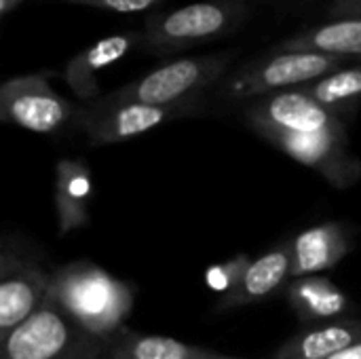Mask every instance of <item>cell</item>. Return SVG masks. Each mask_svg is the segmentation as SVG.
Wrapping results in <instances>:
<instances>
[{"label":"cell","instance_id":"obj_1","mask_svg":"<svg viewBox=\"0 0 361 359\" xmlns=\"http://www.w3.org/2000/svg\"><path fill=\"white\" fill-rule=\"evenodd\" d=\"M51 294L91 334L112 339L133 311V286L114 279L89 260L63 264L51 273Z\"/></svg>","mask_w":361,"mask_h":359},{"label":"cell","instance_id":"obj_2","mask_svg":"<svg viewBox=\"0 0 361 359\" xmlns=\"http://www.w3.org/2000/svg\"><path fill=\"white\" fill-rule=\"evenodd\" d=\"M252 15V0H201L171 11L148 13L140 49L167 57L237 34Z\"/></svg>","mask_w":361,"mask_h":359},{"label":"cell","instance_id":"obj_3","mask_svg":"<svg viewBox=\"0 0 361 359\" xmlns=\"http://www.w3.org/2000/svg\"><path fill=\"white\" fill-rule=\"evenodd\" d=\"M0 359H110L112 347V339L85 330L51 290L40 309L11 332L0 334Z\"/></svg>","mask_w":361,"mask_h":359},{"label":"cell","instance_id":"obj_4","mask_svg":"<svg viewBox=\"0 0 361 359\" xmlns=\"http://www.w3.org/2000/svg\"><path fill=\"white\" fill-rule=\"evenodd\" d=\"M353 61L322 55V53H300V51H267L239 68L231 70L218 85V95L224 102H254L264 95H273L288 89H300L315 83Z\"/></svg>","mask_w":361,"mask_h":359},{"label":"cell","instance_id":"obj_5","mask_svg":"<svg viewBox=\"0 0 361 359\" xmlns=\"http://www.w3.org/2000/svg\"><path fill=\"white\" fill-rule=\"evenodd\" d=\"M237 51H220L209 55L180 57L167 61L152 72L102 95L114 104H148V106H173L203 97V93L220 85V80L233 70Z\"/></svg>","mask_w":361,"mask_h":359},{"label":"cell","instance_id":"obj_6","mask_svg":"<svg viewBox=\"0 0 361 359\" xmlns=\"http://www.w3.org/2000/svg\"><path fill=\"white\" fill-rule=\"evenodd\" d=\"M203 110V97L173 104V106H148V104H114L97 97L78 106L76 125L85 131L93 146H108L137 138L167 121L199 114Z\"/></svg>","mask_w":361,"mask_h":359},{"label":"cell","instance_id":"obj_7","mask_svg":"<svg viewBox=\"0 0 361 359\" xmlns=\"http://www.w3.org/2000/svg\"><path fill=\"white\" fill-rule=\"evenodd\" d=\"M78 106L61 97L42 74L13 76L0 87V118L34 133H57L76 123Z\"/></svg>","mask_w":361,"mask_h":359},{"label":"cell","instance_id":"obj_8","mask_svg":"<svg viewBox=\"0 0 361 359\" xmlns=\"http://www.w3.org/2000/svg\"><path fill=\"white\" fill-rule=\"evenodd\" d=\"M258 135H262L294 161L322 174L336 188H349L360 180L361 163L357 157L349 152L347 131L290 133L267 129Z\"/></svg>","mask_w":361,"mask_h":359},{"label":"cell","instance_id":"obj_9","mask_svg":"<svg viewBox=\"0 0 361 359\" xmlns=\"http://www.w3.org/2000/svg\"><path fill=\"white\" fill-rule=\"evenodd\" d=\"M245 121L256 133L267 129L290 133L347 131V123L343 118L307 95L302 89H288L250 102L245 106Z\"/></svg>","mask_w":361,"mask_h":359},{"label":"cell","instance_id":"obj_10","mask_svg":"<svg viewBox=\"0 0 361 359\" xmlns=\"http://www.w3.org/2000/svg\"><path fill=\"white\" fill-rule=\"evenodd\" d=\"M51 290V273L40 269L17 245L4 241L0 254V334L11 332L40 309Z\"/></svg>","mask_w":361,"mask_h":359},{"label":"cell","instance_id":"obj_11","mask_svg":"<svg viewBox=\"0 0 361 359\" xmlns=\"http://www.w3.org/2000/svg\"><path fill=\"white\" fill-rule=\"evenodd\" d=\"M140 40H142L140 32H121V34L106 36L93 42L91 47L78 51L74 57H70L66 61L61 78L68 83V87L74 91L78 99H82L85 104L93 102L102 97L97 74L104 68L112 66L114 61L123 59L133 47H140Z\"/></svg>","mask_w":361,"mask_h":359},{"label":"cell","instance_id":"obj_12","mask_svg":"<svg viewBox=\"0 0 361 359\" xmlns=\"http://www.w3.org/2000/svg\"><path fill=\"white\" fill-rule=\"evenodd\" d=\"M271 51L322 53L361 63V17H341L309 25L279 40L275 47H271Z\"/></svg>","mask_w":361,"mask_h":359},{"label":"cell","instance_id":"obj_13","mask_svg":"<svg viewBox=\"0 0 361 359\" xmlns=\"http://www.w3.org/2000/svg\"><path fill=\"white\" fill-rule=\"evenodd\" d=\"M349 237L336 222L311 226L290 241L292 277H313L336 267L349 254Z\"/></svg>","mask_w":361,"mask_h":359},{"label":"cell","instance_id":"obj_14","mask_svg":"<svg viewBox=\"0 0 361 359\" xmlns=\"http://www.w3.org/2000/svg\"><path fill=\"white\" fill-rule=\"evenodd\" d=\"M292 275V252L290 243H281L271 252L262 254L258 260H252L243 279L235 286L233 292L218 300V309H237L252 303H258L271 296L288 277Z\"/></svg>","mask_w":361,"mask_h":359},{"label":"cell","instance_id":"obj_15","mask_svg":"<svg viewBox=\"0 0 361 359\" xmlns=\"http://www.w3.org/2000/svg\"><path fill=\"white\" fill-rule=\"evenodd\" d=\"M55 203H57L59 235H68L89 224L91 174L82 161L61 159L57 163Z\"/></svg>","mask_w":361,"mask_h":359},{"label":"cell","instance_id":"obj_16","mask_svg":"<svg viewBox=\"0 0 361 359\" xmlns=\"http://www.w3.org/2000/svg\"><path fill=\"white\" fill-rule=\"evenodd\" d=\"M360 341L361 322H332L298 332L275 351L273 359H330Z\"/></svg>","mask_w":361,"mask_h":359},{"label":"cell","instance_id":"obj_17","mask_svg":"<svg viewBox=\"0 0 361 359\" xmlns=\"http://www.w3.org/2000/svg\"><path fill=\"white\" fill-rule=\"evenodd\" d=\"M288 303L302 324L332 320L349 311L345 292L326 277H300L288 288Z\"/></svg>","mask_w":361,"mask_h":359},{"label":"cell","instance_id":"obj_18","mask_svg":"<svg viewBox=\"0 0 361 359\" xmlns=\"http://www.w3.org/2000/svg\"><path fill=\"white\" fill-rule=\"evenodd\" d=\"M218 353L167 336L131 332L127 326L112 336L110 359H216Z\"/></svg>","mask_w":361,"mask_h":359},{"label":"cell","instance_id":"obj_19","mask_svg":"<svg viewBox=\"0 0 361 359\" xmlns=\"http://www.w3.org/2000/svg\"><path fill=\"white\" fill-rule=\"evenodd\" d=\"M300 89L347 123L361 104V63L341 68Z\"/></svg>","mask_w":361,"mask_h":359},{"label":"cell","instance_id":"obj_20","mask_svg":"<svg viewBox=\"0 0 361 359\" xmlns=\"http://www.w3.org/2000/svg\"><path fill=\"white\" fill-rule=\"evenodd\" d=\"M252 260L245 256V254H237L233 256L228 262L224 264H216L207 271L205 279H207V286L214 290V292H220L222 296H226L228 292L235 290V286L243 279L245 271L250 269Z\"/></svg>","mask_w":361,"mask_h":359},{"label":"cell","instance_id":"obj_21","mask_svg":"<svg viewBox=\"0 0 361 359\" xmlns=\"http://www.w3.org/2000/svg\"><path fill=\"white\" fill-rule=\"evenodd\" d=\"M61 2L110 11V13H146V11L154 13V8H159L165 0H61Z\"/></svg>","mask_w":361,"mask_h":359},{"label":"cell","instance_id":"obj_22","mask_svg":"<svg viewBox=\"0 0 361 359\" xmlns=\"http://www.w3.org/2000/svg\"><path fill=\"white\" fill-rule=\"evenodd\" d=\"M328 19H341V17H361V0H332L326 6Z\"/></svg>","mask_w":361,"mask_h":359},{"label":"cell","instance_id":"obj_23","mask_svg":"<svg viewBox=\"0 0 361 359\" xmlns=\"http://www.w3.org/2000/svg\"><path fill=\"white\" fill-rule=\"evenodd\" d=\"M330 359H361V341L351 345V347H347V349H343L341 353L332 355Z\"/></svg>","mask_w":361,"mask_h":359},{"label":"cell","instance_id":"obj_24","mask_svg":"<svg viewBox=\"0 0 361 359\" xmlns=\"http://www.w3.org/2000/svg\"><path fill=\"white\" fill-rule=\"evenodd\" d=\"M25 0H0V17L6 19L13 11H17Z\"/></svg>","mask_w":361,"mask_h":359},{"label":"cell","instance_id":"obj_25","mask_svg":"<svg viewBox=\"0 0 361 359\" xmlns=\"http://www.w3.org/2000/svg\"><path fill=\"white\" fill-rule=\"evenodd\" d=\"M262 2H273V4L288 6V4H305V2H309V0H262Z\"/></svg>","mask_w":361,"mask_h":359},{"label":"cell","instance_id":"obj_26","mask_svg":"<svg viewBox=\"0 0 361 359\" xmlns=\"http://www.w3.org/2000/svg\"><path fill=\"white\" fill-rule=\"evenodd\" d=\"M216 359H237V358H226V355H218Z\"/></svg>","mask_w":361,"mask_h":359}]
</instances>
